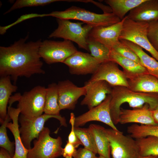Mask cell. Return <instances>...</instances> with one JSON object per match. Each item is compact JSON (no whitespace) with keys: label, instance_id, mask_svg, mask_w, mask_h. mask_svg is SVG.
Instances as JSON below:
<instances>
[{"label":"cell","instance_id":"6da1fadb","mask_svg":"<svg viewBox=\"0 0 158 158\" xmlns=\"http://www.w3.org/2000/svg\"><path fill=\"white\" fill-rule=\"evenodd\" d=\"M28 35L8 47H0V77L9 76L16 85L19 77L44 74L39 52L42 42H26Z\"/></svg>","mask_w":158,"mask_h":158},{"label":"cell","instance_id":"7a4b0ae2","mask_svg":"<svg viewBox=\"0 0 158 158\" xmlns=\"http://www.w3.org/2000/svg\"><path fill=\"white\" fill-rule=\"evenodd\" d=\"M111 93V98L110 104L111 117L115 125L118 123L121 106L127 103L134 109L140 108L144 105H148L151 110L158 106L157 93L136 92L122 86L113 87Z\"/></svg>","mask_w":158,"mask_h":158},{"label":"cell","instance_id":"3957f363","mask_svg":"<svg viewBox=\"0 0 158 158\" xmlns=\"http://www.w3.org/2000/svg\"><path fill=\"white\" fill-rule=\"evenodd\" d=\"M47 16L62 19L80 20L93 28L109 26L121 20L113 13L99 14L74 6L63 11H53L47 14Z\"/></svg>","mask_w":158,"mask_h":158},{"label":"cell","instance_id":"277c9868","mask_svg":"<svg viewBox=\"0 0 158 158\" xmlns=\"http://www.w3.org/2000/svg\"><path fill=\"white\" fill-rule=\"evenodd\" d=\"M46 88L37 85L22 95L20 93L13 97L15 102L18 101L17 108L20 114L29 118L35 117L42 114L44 107Z\"/></svg>","mask_w":158,"mask_h":158},{"label":"cell","instance_id":"5b68a950","mask_svg":"<svg viewBox=\"0 0 158 158\" xmlns=\"http://www.w3.org/2000/svg\"><path fill=\"white\" fill-rule=\"evenodd\" d=\"M57 28L49 35V38H61L76 43L78 47L88 51L87 43L89 34L92 27L83 22H73L68 20L57 19Z\"/></svg>","mask_w":158,"mask_h":158},{"label":"cell","instance_id":"8992f818","mask_svg":"<svg viewBox=\"0 0 158 158\" xmlns=\"http://www.w3.org/2000/svg\"><path fill=\"white\" fill-rule=\"evenodd\" d=\"M112 158H138L140 150L136 139L126 135L119 130L105 128Z\"/></svg>","mask_w":158,"mask_h":158},{"label":"cell","instance_id":"52a82bcc","mask_svg":"<svg viewBox=\"0 0 158 158\" xmlns=\"http://www.w3.org/2000/svg\"><path fill=\"white\" fill-rule=\"evenodd\" d=\"M148 23L135 21L127 16L123 22L119 40L129 41L144 49L158 61V52L153 47L147 36Z\"/></svg>","mask_w":158,"mask_h":158},{"label":"cell","instance_id":"ba28073f","mask_svg":"<svg viewBox=\"0 0 158 158\" xmlns=\"http://www.w3.org/2000/svg\"><path fill=\"white\" fill-rule=\"evenodd\" d=\"M55 118L58 120L61 125L66 127V120L61 115H54L44 113L39 116L29 118L20 114L18 118L20 127L19 128L20 138L25 147L31 149V143L34 139L37 138L44 128L45 123L49 118Z\"/></svg>","mask_w":158,"mask_h":158},{"label":"cell","instance_id":"9c48e42d","mask_svg":"<svg viewBox=\"0 0 158 158\" xmlns=\"http://www.w3.org/2000/svg\"><path fill=\"white\" fill-rule=\"evenodd\" d=\"M50 130L44 127L37 138L33 141V147L28 150L27 158H56L62 155V139L50 135Z\"/></svg>","mask_w":158,"mask_h":158},{"label":"cell","instance_id":"30bf717a","mask_svg":"<svg viewBox=\"0 0 158 158\" xmlns=\"http://www.w3.org/2000/svg\"><path fill=\"white\" fill-rule=\"evenodd\" d=\"M78 50L71 41L45 40L42 42L39 52L41 58L47 64L63 63Z\"/></svg>","mask_w":158,"mask_h":158},{"label":"cell","instance_id":"8fae6325","mask_svg":"<svg viewBox=\"0 0 158 158\" xmlns=\"http://www.w3.org/2000/svg\"><path fill=\"white\" fill-rule=\"evenodd\" d=\"M99 80L105 81L112 87H129L125 74L119 69L117 64L111 61L101 64L87 82L91 83Z\"/></svg>","mask_w":158,"mask_h":158},{"label":"cell","instance_id":"7c38bea8","mask_svg":"<svg viewBox=\"0 0 158 158\" xmlns=\"http://www.w3.org/2000/svg\"><path fill=\"white\" fill-rule=\"evenodd\" d=\"M111 98V94L108 95L105 99L100 104L75 117V127L82 126L90 121H97L103 123L111 128L118 130L113 122L111 117L110 104Z\"/></svg>","mask_w":158,"mask_h":158},{"label":"cell","instance_id":"4fadbf2b","mask_svg":"<svg viewBox=\"0 0 158 158\" xmlns=\"http://www.w3.org/2000/svg\"><path fill=\"white\" fill-rule=\"evenodd\" d=\"M63 63L68 67L71 74L76 75L93 74L101 64L89 54L78 51Z\"/></svg>","mask_w":158,"mask_h":158},{"label":"cell","instance_id":"5bb4252c","mask_svg":"<svg viewBox=\"0 0 158 158\" xmlns=\"http://www.w3.org/2000/svg\"><path fill=\"white\" fill-rule=\"evenodd\" d=\"M57 85L60 110H73L79 98L86 93L85 86L78 87L69 80L60 81Z\"/></svg>","mask_w":158,"mask_h":158},{"label":"cell","instance_id":"9a60e30c","mask_svg":"<svg viewBox=\"0 0 158 158\" xmlns=\"http://www.w3.org/2000/svg\"><path fill=\"white\" fill-rule=\"evenodd\" d=\"M87 91L85 97L81 102L82 105H86L89 109L102 103L108 95L110 94L112 88L106 81L99 80L85 84Z\"/></svg>","mask_w":158,"mask_h":158},{"label":"cell","instance_id":"2e32d148","mask_svg":"<svg viewBox=\"0 0 158 158\" xmlns=\"http://www.w3.org/2000/svg\"><path fill=\"white\" fill-rule=\"evenodd\" d=\"M126 16L120 22L108 26L92 28L88 37L102 43L110 49L119 41Z\"/></svg>","mask_w":158,"mask_h":158},{"label":"cell","instance_id":"e0dca14e","mask_svg":"<svg viewBox=\"0 0 158 158\" xmlns=\"http://www.w3.org/2000/svg\"><path fill=\"white\" fill-rule=\"evenodd\" d=\"M119 123L122 124L136 123L141 125H158L153 118L152 110L147 104L141 108L133 109H121Z\"/></svg>","mask_w":158,"mask_h":158},{"label":"cell","instance_id":"ac0fdd59","mask_svg":"<svg viewBox=\"0 0 158 158\" xmlns=\"http://www.w3.org/2000/svg\"><path fill=\"white\" fill-rule=\"evenodd\" d=\"M127 16L138 22L149 23L158 21V0H145L130 11Z\"/></svg>","mask_w":158,"mask_h":158},{"label":"cell","instance_id":"d6986e66","mask_svg":"<svg viewBox=\"0 0 158 158\" xmlns=\"http://www.w3.org/2000/svg\"><path fill=\"white\" fill-rule=\"evenodd\" d=\"M12 104L9 103L7 113L12 122L8 123L6 126L13 134L15 140V150L12 158H27L28 150L25 147L22 142L19 130L18 122L20 111L17 108L12 107Z\"/></svg>","mask_w":158,"mask_h":158},{"label":"cell","instance_id":"ffe728a7","mask_svg":"<svg viewBox=\"0 0 158 158\" xmlns=\"http://www.w3.org/2000/svg\"><path fill=\"white\" fill-rule=\"evenodd\" d=\"M125 74L130 90L136 92L158 94V79L156 77L148 73Z\"/></svg>","mask_w":158,"mask_h":158},{"label":"cell","instance_id":"44dd1931","mask_svg":"<svg viewBox=\"0 0 158 158\" xmlns=\"http://www.w3.org/2000/svg\"><path fill=\"white\" fill-rule=\"evenodd\" d=\"M9 76L0 78V122L2 124L7 115V107L12 93L16 91L17 86L11 83Z\"/></svg>","mask_w":158,"mask_h":158},{"label":"cell","instance_id":"7402d4cb","mask_svg":"<svg viewBox=\"0 0 158 158\" xmlns=\"http://www.w3.org/2000/svg\"><path fill=\"white\" fill-rule=\"evenodd\" d=\"M119 40L137 54L142 65L146 68L149 74L158 79V61L146 54L139 46L128 41Z\"/></svg>","mask_w":158,"mask_h":158},{"label":"cell","instance_id":"603a6c76","mask_svg":"<svg viewBox=\"0 0 158 158\" xmlns=\"http://www.w3.org/2000/svg\"><path fill=\"white\" fill-rule=\"evenodd\" d=\"M110 61L121 66L126 74L135 75L148 73L146 68L136 62L122 56L112 49L110 50Z\"/></svg>","mask_w":158,"mask_h":158},{"label":"cell","instance_id":"cb8c5ba5","mask_svg":"<svg viewBox=\"0 0 158 158\" xmlns=\"http://www.w3.org/2000/svg\"><path fill=\"white\" fill-rule=\"evenodd\" d=\"M88 128L94 137L98 154L105 158H110V146L105 133V128L95 124H90Z\"/></svg>","mask_w":158,"mask_h":158},{"label":"cell","instance_id":"d4e9b609","mask_svg":"<svg viewBox=\"0 0 158 158\" xmlns=\"http://www.w3.org/2000/svg\"><path fill=\"white\" fill-rule=\"evenodd\" d=\"M57 84H49L46 88L44 112L49 114L60 116L61 110L58 103Z\"/></svg>","mask_w":158,"mask_h":158},{"label":"cell","instance_id":"484cf974","mask_svg":"<svg viewBox=\"0 0 158 158\" xmlns=\"http://www.w3.org/2000/svg\"><path fill=\"white\" fill-rule=\"evenodd\" d=\"M145 0H106L104 1L111 8L112 13L121 20L129 11Z\"/></svg>","mask_w":158,"mask_h":158},{"label":"cell","instance_id":"4316f807","mask_svg":"<svg viewBox=\"0 0 158 158\" xmlns=\"http://www.w3.org/2000/svg\"><path fill=\"white\" fill-rule=\"evenodd\" d=\"M127 131L131 137L136 139L149 136L158 138V125H140L134 124L127 127Z\"/></svg>","mask_w":158,"mask_h":158},{"label":"cell","instance_id":"83f0119b","mask_svg":"<svg viewBox=\"0 0 158 158\" xmlns=\"http://www.w3.org/2000/svg\"><path fill=\"white\" fill-rule=\"evenodd\" d=\"M87 43L91 55L100 64L110 61L109 49L100 42L88 37Z\"/></svg>","mask_w":158,"mask_h":158},{"label":"cell","instance_id":"f1b7e54d","mask_svg":"<svg viewBox=\"0 0 158 158\" xmlns=\"http://www.w3.org/2000/svg\"><path fill=\"white\" fill-rule=\"evenodd\" d=\"M142 156H158V138L149 136L136 139Z\"/></svg>","mask_w":158,"mask_h":158},{"label":"cell","instance_id":"f546056e","mask_svg":"<svg viewBox=\"0 0 158 158\" xmlns=\"http://www.w3.org/2000/svg\"><path fill=\"white\" fill-rule=\"evenodd\" d=\"M74 131L77 136L84 147L96 154L98 153L94 137L88 128L74 127Z\"/></svg>","mask_w":158,"mask_h":158},{"label":"cell","instance_id":"4dcf8cb0","mask_svg":"<svg viewBox=\"0 0 158 158\" xmlns=\"http://www.w3.org/2000/svg\"><path fill=\"white\" fill-rule=\"evenodd\" d=\"M11 120L7 114L5 121L1 124L0 127V146L7 150L13 157L15 152V142H11L8 136L6 131V124Z\"/></svg>","mask_w":158,"mask_h":158},{"label":"cell","instance_id":"1f68e13d","mask_svg":"<svg viewBox=\"0 0 158 158\" xmlns=\"http://www.w3.org/2000/svg\"><path fill=\"white\" fill-rule=\"evenodd\" d=\"M61 1H66L65 0H17L12 6L4 14L9 13L12 11L21 8L32 6H44L51 3Z\"/></svg>","mask_w":158,"mask_h":158},{"label":"cell","instance_id":"d6a6232c","mask_svg":"<svg viewBox=\"0 0 158 158\" xmlns=\"http://www.w3.org/2000/svg\"><path fill=\"white\" fill-rule=\"evenodd\" d=\"M124 57L133 60L141 65L140 59L131 49L123 44L119 40L111 49Z\"/></svg>","mask_w":158,"mask_h":158},{"label":"cell","instance_id":"836d02e7","mask_svg":"<svg viewBox=\"0 0 158 158\" xmlns=\"http://www.w3.org/2000/svg\"><path fill=\"white\" fill-rule=\"evenodd\" d=\"M147 36L151 45L158 52V21L148 23Z\"/></svg>","mask_w":158,"mask_h":158},{"label":"cell","instance_id":"e575fe53","mask_svg":"<svg viewBox=\"0 0 158 158\" xmlns=\"http://www.w3.org/2000/svg\"><path fill=\"white\" fill-rule=\"evenodd\" d=\"M74 114L71 113L70 114V118L69 122L71 126V131L68 137V142L73 145L76 148L82 144L77 136L74 131V122L75 119Z\"/></svg>","mask_w":158,"mask_h":158},{"label":"cell","instance_id":"d590c367","mask_svg":"<svg viewBox=\"0 0 158 158\" xmlns=\"http://www.w3.org/2000/svg\"><path fill=\"white\" fill-rule=\"evenodd\" d=\"M43 17V14H38L35 13H32L23 15L21 16L17 20L13 23L5 27H1L0 30V34L1 35L3 34L6 32L8 29L15 25V24L20 23L24 20L32 18Z\"/></svg>","mask_w":158,"mask_h":158},{"label":"cell","instance_id":"8d00e7d4","mask_svg":"<svg viewBox=\"0 0 158 158\" xmlns=\"http://www.w3.org/2000/svg\"><path fill=\"white\" fill-rule=\"evenodd\" d=\"M77 151L75 147L67 142L64 148H63L62 155L65 158H73L75 156Z\"/></svg>","mask_w":158,"mask_h":158},{"label":"cell","instance_id":"74e56055","mask_svg":"<svg viewBox=\"0 0 158 158\" xmlns=\"http://www.w3.org/2000/svg\"><path fill=\"white\" fill-rule=\"evenodd\" d=\"M96 154L84 147L77 150L74 158H94Z\"/></svg>","mask_w":158,"mask_h":158},{"label":"cell","instance_id":"f35d334b","mask_svg":"<svg viewBox=\"0 0 158 158\" xmlns=\"http://www.w3.org/2000/svg\"><path fill=\"white\" fill-rule=\"evenodd\" d=\"M0 158H12V157L7 150L1 147L0 150Z\"/></svg>","mask_w":158,"mask_h":158},{"label":"cell","instance_id":"ab89813d","mask_svg":"<svg viewBox=\"0 0 158 158\" xmlns=\"http://www.w3.org/2000/svg\"><path fill=\"white\" fill-rule=\"evenodd\" d=\"M153 118L155 122L158 125V106L152 110Z\"/></svg>","mask_w":158,"mask_h":158},{"label":"cell","instance_id":"60d3db41","mask_svg":"<svg viewBox=\"0 0 158 158\" xmlns=\"http://www.w3.org/2000/svg\"><path fill=\"white\" fill-rule=\"evenodd\" d=\"M158 156L150 155L147 156H140L138 158H158Z\"/></svg>","mask_w":158,"mask_h":158},{"label":"cell","instance_id":"b9f144b4","mask_svg":"<svg viewBox=\"0 0 158 158\" xmlns=\"http://www.w3.org/2000/svg\"><path fill=\"white\" fill-rule=\"evenodd\" d=\"M99 158H105L101 156H99Z\"/></svg>","mask_w":158,"mask_h":158},{"label":"cell","instance_id":"7bdbcfd3","mask_svg":"<svg viewBox=\"0 0 158 158\" xmlns=\"http://www.w3.org/2000/svg\"><path fill=\"white\" fill-rule=\"evenodd\" d=\"M94 158H99V157H97L96 156Z\"/></svg>","mask_w":158,"mask_h":158},{"label":"cell","instance_id":"ee69618b","mask_svg":"<svg viewBox=\"0 0 158 158\" xmlns=\"http://www.w3.org/2000/svg\"></svg>","mask_w":158,"mask_h":158}]
</instances>
